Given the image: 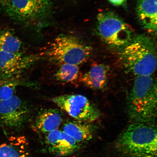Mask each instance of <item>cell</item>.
Masks as SVG:
<instances>
[{"label":"cell","instance_id":"6da1fadb","mask_svg":"<svg viewBox=\"0 0 157 157\" xmlns=\"http://www.w3.org/2000/svg\"><path fill=\"white\" fill-rule=\"evenodd\" d=\"M156 47L147 35L132 38L122 48L120 59L128 71L137 76H152L156 69Z\"/></svg>","mask_w":157,"mask_h":157},{"label":"cell","instance_id":"7a4b0ae2","mask_svg":"<svg viewBox=\"0 0 157 157\" xmlns=\"http://www.w3.org/2000/svg\"><path fill=\"white\" fill-rule=\"evenodd\" d=\"M116 146L128 157H157L156 129L148 123H133L119 136Z\"/></svg>","mask_w":157,"mask_h":157},{"label":"cell","instance_id":"3957f363","mask_svg":"<svg viewBox=\"0 0 157 157\" xmlns=\"http://www.w3.org/2000/svg\"><path fill=\"white\" fill-rule=\"evenodd\" d=\"M156 80L151 76H137L128 99V113L135 122L149 123L156 117Z\"/></svg>","mask_w":157,"mask_h":157},{"label":"cell","instance_id":"277c9868","mask_svg":"<svg viewBox=\"0 0 157 157\" xmlns=\"http://www.w3.org/2000/svg\"><path fill=\"white\" fill-rule=\"evenodd\" d=\"M92 52L91 47L73 36L60 35L47 44L42 54L59 63L79 65L87 62Z\"/></svg>","mask_w":157,"mask_h":157},{"label":"cell","instance_id":"5b68a950","mask_svg":"<svg viewBox=\"0 0 157 157\" xmlns=\"http://www.w3.org/2000/svg\"><path fill=\"white\" fill-rule=\"evenodd\" d=\"M97 23L98 34L102 40L111 47L122 48L132 38V27L113 12L99 13Z\"/></svg>","mask_w":157,"mask_h":157},{"label":"cell","instance_id":"8992f818","mask_svg":"<svg viewBox=\"0 0 157 157\" xmlns=\"http://www.w3.org/2000/svg\"><path fill=\"white\" fill-rule=\"evenodd\" d=\"M52 101L77 121L91 123L99 119L101 113L93 102L80 94H66L53 98Z\"/></svg>","mask_w":157,"mask_h":157},{"label":"cell","instance_id":"52a82bcc","mask_svg":"<svg viewBox=\"0 0 157 157\" xmlns=\"http://www.w3.org/2000/svg\"><path fill=\"white\" fill-rule=\"evenodd\" d=\"M29 113L26 104L17 96L0 101V124L7 128H20L26 121Z\"/></svg>","mask_w":157,"mask_h":157},{"label":"cell","instance_id":"ba28073f","mask_svg":"<svg viewBox=\"0 0 157 157\" xmlns=\"http://www.w3.org/2000/svg\"><path fill=\"white\" fill-rule=\"evenodd\" d=\"M52 0H11L8 12L21 21L35 19L43 16L50 10Z\"/></svg>","mask_w":157,"mask_h":157},{"label":"cell","instance_id":"9c48e42d","mask_svg":"<svg viewBox=\"0 0 157 157\" xmlns=\"http://www.w3.org/2000/svg\"><path fill=\"white\" fill-rule=\"evenodd\" d=\"M39 58L21 52L13 53L0 51V80L12 78L30 67Z\"/></svg>","mask_w":157,"mask_h":157},{"label":"cell","instance_id":"30bf717a","mask_svg":"<svg viewBox=\"0 0 157 157\" xmlns=\"http://www.w3.org/2000/svg\"><path fill=\"white\" fill-rule=\"evenodd\" d=\"M157 0H138L136 13L143 28L149 33L156 34Z\"/></svg>","mask_w":157,"mask_h":157},{"label":"cell","instance_id":"8fae6325","mask_svg":"<svg viewBox=\"0 0 157 157\" xmlns=\"http://www.w3.org/2000/svg\"><path fill=\"white\" fill-rule=\"evenodd\" d=\"M110 75V68L105 64H94L88 71L82 76L84 85L94 90H102L107 87Z\"/></svg>","mask_w":157,"mask_h":157},{"label":"cell","instance_id":"7c38bea8","mask_svg":"<svg viewBox=\"0 0 157 157\" xmlns=\"http://www.w3.org/2000/svg\"><path fill=\"white\" fill-rule=\"evenodd\" d=\"M62 131L82 145L93 138L95 130L91 123L76 121L65 123Z\"/></svg>","mask_w":157,"mask_h":157},{"label":"cell","instance_id":"4fadbf2b","mask_svg":"<svg viewBox=\"0 0 157 157\" xmlns=\"http://www.w3.org/2000/svg\"><path fill=\"white\" fill-rule=\"evenodd\" d=\"M63 121L61 114L55 109L45 110L37 117L35 126L40 132L47 133L59 129Z\"/></svg>","mask_w":157,"mask_h":157},{"label":"cell","instance_id":"5bb4252c","mask_svg":"<svg viewBox=\"0 0 157 157\" xmlns=\"http://www.w3.org/2000/svg\"><path fill=\"white\" fill-rule=\"evenodd\" d=\"M0 157H30L26 140L15 137L9 143L0 144Z\"/></svg>","mask_w":157,"mask_h":157},{"label":"cell","instance_id":"9a60e30c","mask_svg":"<svg viewBox=\"0 0 157 157\" xmlns=\"http://www.w3.org/2000/svg\"><path fill=\"white\" fill-rule=\"evenodd\" d=\"M80 75L78 66L61 64L55 75L56 80L63 83H73L77 81Z\"/></svg>","mask_w":157,"mask_h":157},{"label":"cell","instance_id":"2e32d148","mask_svg":"<svg viewBox=\"0 0 157 157\" xmlns=\"http://www.w3.org/2000/svg\"><path fill=\"white\" fill-rule=\"evenodd\" d=\"M21 43L16 36L9 31L0 32V51L9 53L21 52Z\"/></svg>","mask_w":157,"mask_h":157},{"label":"cell","instance_id":"e0dca14e","mask_svg":"<svg viewBox=\"0 0 157 157\" xmlns=\"http://www.w3.org/2000/svg\"><path fill=\"white\" fill-rule=\"evenodd\" d=\"M80 145L75 139L62 131V137L56 152L62 156L72 154Z\"/></svg>","mask_w":157,"mask_h":157},{"label":"cell","instance_id":"ac0fdd59","mask_svg":"<svg viewBox=\"0 0 157 157\" xmlns=\"http://www.w3.org/2000/svg\"><path fill=\"white\" fill-rule=\"evenodd\" d=\"M11 79L0 80V101H6L14 95L17 83Z\"/></svg>","mask_w":157,"mask_h":157},{"label":"cell","instance_id":"d6986e66","mask_svg":"<svg viewBox=\"0 0 157 157\" xmlns=\"http://www.w3.org/2000/svg\"><path fill=\"white\" fill-rule=\"evenodd\" d=\"M62 137V131L57 129L46 133L45 141L49 148L56 152Z\"/></svg>","mask_w":157,"mask_h":157},{"label":"cell","instance_id":"ffe728a7","mask_svg":"<svg viewBox=\"0 0 157 157\" xmlns=\"http://www.w3.org/2000/svg\"><path fill=\"white\" fill-rule=\"evenodd\" d=\"M126 0H109V2L115 6H120L125 3Z\"/></svg>","mask_w":157,"mask_h":157},{"label":"cell","instance_id":"44dd1931","mask_svg":"<svg viewBox=\"0 0 157 157\" xmlns=\"http://www.w3.org/2000/svg\"><path fill=\"white\" fill-rule=\"evenodd\" d=\"M4 2V0H0V3H3Z\"/></svg>","mask_w":157,"mask_h":157}]
</instances>
